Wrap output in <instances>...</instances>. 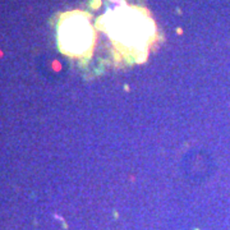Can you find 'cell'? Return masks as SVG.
Wrapping results in <instances>:
<instances>
[{"mask_svg": "<svg viewBox=\"0 0 230 230\" xmlns=\"http://www.w3.org/2000/svg\"><path fill=\"white\" fill-rule=\"evenodd\" d=\"M93 30L79 13H72L64 15L60 21L58 28V41L59 46L64 54L72 56H82L86 51L90 50Z\"/></svg>", "mask_w": 230, "mask_h": 230, "instance_id": "1", "label": "cell"}, {"mask_svg": "<svg viewBox=\"0 0 230 230\" xmlns=\"http://www.w3.org/2000/svg\"><path fill=\"white\" fill-rule=\"evenodd\" d=\"M109 25V33L115 38L116 42L122 44L127 49L144 50L150 27L146 25V18L143 14H137L134 9H129L128 13L122 10L120 13L112 15Z\"/></svg>", "mask_w": 230, "mask_h": 230, "instance_id": "2", "label": "cell"}]
</instances>
